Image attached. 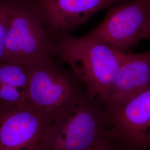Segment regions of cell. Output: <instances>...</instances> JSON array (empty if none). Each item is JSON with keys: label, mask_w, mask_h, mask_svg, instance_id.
Segmentation results:
<instances>
[{"label": "cell", "mask_w": 150, "mask_h": 150, "mask_svg": "<svg viewBox=\"0 0 150 150\" xmlns=\"http://www.w3.org/2000/svg\"><path fill=\"white\" fill-rule=\"evenodd\" d=\"M53 41L54 56L70 66L85 83L89 96L105 104L127 53L117 51L87 35L77 38L66 33L54 37Z\"/></svg>", "instance_id": "1"}, {"label": "cell", "mask_w": 150, "mask_h": 150, "mask_svg": "<svg viewBox=\"0 0 150 150\" xmlns=\"http://www.w3.org/2000/svg\"><path fill=\"white\" fill-rule=\"evenodd\" d=\"M102 103L88 95L56 116L45 150H90L108 139Z\"/></svg>", "instance_id": "2"}, {"label": "cell", "mask_w": 150, "mask_h": 150, "mask_svg": "<svg viewBox=\"0 0 150 150\" xmlns=\"http://www.w3.org/2000/svg\"><path fill=\"white\" fill-rule=\"evenodd\" d=\"M27 101L54 118L87 93L83 81L53 57L25 66Z\"/></svg>", "instance_id": "3"}, {"label": "cell", "mask_w": 150, "mask_h": 150, "mask_svg": "<svg viewBox=\"0 0 150 150\" xmlns=\"http://www.w3.org/2000/svg\"><path fill=\"white\" fill-rule=\"evenodd\" d=\"M53 57L54 41L32 0H14L6 43V61L28 66Z\"/></svg>", "instance_id": "4"}, {"label": "cell", "mask_w": 150, "mask_h": 150, "mask_svg": "<svg viewBox=\"0 0 150 150\" xmlns=\"http://www.w3.org/2000/svg\"><path fill=\"white\" fill-rule=\"evenodd\" d=\"M103 107L107 137L114 145L121 150H150V86Z\"/></svg>", "instance_id": "5"}, {"label": "cell", "mask_w": 150, "mask_h": 150, "mask_svg": "<svg viewBox=\"0 0 150 150\" xmlns=\"http://www.w3.org/2000/svg\"><path fill=\"white\" fill-rule=\"evenodd\" d=\"M117 51L127 53L150 40V1L131 0L109 8L104 19L87 34Z\"/></svg>", "instance_id": "6"}, {"label": "cell", "mask_w": 150, "mask_h": 150, "mask_svg": "<svg viewBox=\"0 0 150 150\" xmlns=\"http://www.w3.org/2000/svg\"><path fill=\"white\" fill-rule=\"evenodd\" d=\"M52 120L28 102L0 111V150H45Z\"/></svg>", "instance_id": "7"}, {"label": "cell", "mask_w": 150, "mask_h": 150, "mask_svg": "<svg viewBox=\"0 0 150 150\" xmlns=\"http://www.w3.org/2000/svg\"><path fill=\"white\" fill-rule=\"evenodd\" d=\"M131 0H32L52 40L84 25L98 12Z\"/></svg>", "instance_id": "8"}, {"label": "cell", "mask_w": 150, "mask_h": 150, "mask_svg": "<svg viewBox=\"0 0 150 150\" xmlns=\"http://www.w3.org/2000/svg\"><path fill=\"white\" fill-rule=\"evenodd\" d=\"M150 86V50L140 54L127 53L104 105L122 101Z\"/></svg>", "instance_id": "9"}, {"label": "cell", "mask_w": 150, "mask_h": 150, "mask_svg": "<svg viewBox=\"0 0 150 150\" xmlns=\"http://www.w3.org/2000/svg\"><path fill=\"white\" fill-rule=\"evenodd\" d=\"M28 74L23 64L0 61V111L28 102Z\"/></svg>", "instance_id": "10"}, {"label": "cell", "mask_w": 150, "mask_h": 150, "mask_svg": "<svg viewBox=\"0 0 150 150\" xmlns=\"http://www.w3.org/2000/svg\"><path fill=\"white\" fill-rule=\"evenodd\" d=\"M14 0H0V61H5L6 43Z\"/></svg>", "instance_id": "11"}, {"label": "cell", "mask_w": 150, "mask_h": 150, "mask_svg": "<svg viewBox=\"0 0 150 150\" xmlns=\"http://www.w3.org/2000/svg\"><path fill=\"white\" fill-rule=\"evenodd\" d=\"M90 150H121L108 139L104 140Z\"/></svg>", "instance_id": "12"}, {"label": "cell", "mask_w": 150, "mask_h": 150, "mask_svg": "<svg viewBox=\"0 0 150 150\" xmlns=\"http://www.w3.org/2000/svg\"><path fill=\"white\" fill-rule=\"evenodd\" d=\"M149 1H150V0H149Z\"/></svg>", "instance_id": "13"}]
</instances>
